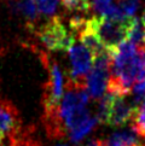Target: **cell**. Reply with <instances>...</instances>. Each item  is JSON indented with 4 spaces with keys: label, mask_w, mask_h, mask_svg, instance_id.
<instances>
[{
    "label": "cell",
    "mask_w": 145,
    "mask_h": 146,
    "mask_svg": "<svg viewBox=\"0 0 145 146\" xmlns=\"http://www.w3.org/2000/svg\"><path fill=\"white\" fill-rule=\"evenodd\" d=\"M35 29L39 41L50 51H69L71 46L75 45V34L68 32L59 17L50 18L41 27Z\"/></svg>",
    "instance_id": "1"
},
{
    "label": "cell",
    "mask_w": 145,
    "mask_h": 146,
    "mask_svg": "<svg viewBox=\"0 0 145 146\" xmlns=\"http://www.w3.org/2000/svg\"><path fill=\"white\" fill-rule=\"evenodd\" d=\"M40 58L47 71V81L44 86L43 93V108L44 111H46L55 109L61 103L65 86L64 76L59 68V64L45 52H40Z\"/></svg>",
    "instance_id": "2"
},
{
    "label": "cell",
    "mask_w": 145,
    "mask_h": 146,
    "mask_svg": "<svg viewBox=\"0 0 145 146\" xmlns=\"http://www.w3.org/2000/svg\"><path fill=\"white\" fill-rule=\"evenodd\" d=\"M128 21L129 18L126 22H116V21H111L100 16L91 17L90 24L94 29L104 47L108 51L112 52L123 40L127 39Z\"/></svg>",
    "instance_id": "3"
},
{
    "label": "cell",
    "mask_w": 145,
    "mask_h": 146,
    "mask_svg": "<svg viewBox=\"0 0 145 146\" xmlns=\"http://www.w3.org/2000/svg\"><path fill=\"white\" fill-rule=\"evenodd\" d=\"M70 59L69 79L74 81H85L93 65V56L82 45H72L68 51Z\"/></svg>",
    "instance_id": "4"
},
{
    "label": "cell",
    "mask_w": 145,
    "mask_h": 146,
    "mask_svg": "<svg viewBox=\"0 0 145 146\" xmlns=\"http://www.w3.org/2000/svg\"><path fill=\"white\" fill-rule=\"evenodd\" d=\"M137 106L133 102H128L126 96H116L114 99L106 124L110 127H122L129 122L136 112Z\"/></svg>",
    "instance_id": "5"
},
{
    "label": "cell",
    "mask_w": 145,
    "mask_h": 146,
    "mask_svg": "<svg viewBox=\"0 0 145 146\" xmlns=\"http://www.w3.org/2000/svg\"><path fill=\"white\" fill-rule=\"evenodd\" d=\"M21 129L22 121L16 106L10 100L0 99V130L10 137Z\"/></svg>",
    "instance_id": "6"
},
{
    "label": "cell",
    "mask_w": 145,
    "mask_h": 146,
    "mask_svg": "<svg viewBox=\"0 0 145 146\" xmlns=\"http://www.w3.org/2000/svg\"><path fill=\"white\" fill-rule=\"evenodd\" d=\"M109 75H110V70L102 69V68L93 66L90 70L86 76L85 85L91 98L97 99L103 97L105 90L108 88Z\"/></svg>",
    "instance_id": "7"
},
{
    "label": "cell",
    "mask_w": 145,
    "mask_h": 146,
    "mask_svg": "<svg viewBox=\"0 0 145 146\" xmlns=\"http://www.w3.org/2000/svg\"><path fill=\"white\" fill-rule=\"evenodd\" d=\"M77 36H79V40L82 44V46H85V47L92 53L93 57L102 53L103 51L106 50L104 47V45L102 44L100 39L98 38V35L94 32V29L91 27L90 18L87 19V23H86L85 27L77 33Z\"/></svg>",
    "instance_id": "8"
},
{
    "label": "cell",
    "mask_w": 145,
    "mask_h": 146,
    "mask_svg": "<svg viewBox=\"0 0 145 146\" xmlns=\"http://www.w3.org/2000/svg\"><path fill=\"white\" fill-rule=\"evenodd\" d=\"M139 145V139L132 129L121 130L110 134V137L102 140V146H134Z\"/></svg>",
    "instance_id": "9"
},
{
    "label": "cell",
    "mask_w": 145,
    "mask_h": 146,
    "mask_svg": "<svg viewBox=\"0 0 145 146\" xmlns=\"http://www.w3.org/2000/svg\"><path fill=\"white\" fill-rule=\"evenodd\" d=\"M127 40L137 46H145V25L142 19L137 17H131L128 21Z\"/></svg>",
    "instance_id": "10"
},
{
    "label": "cell",
    "mask_w": 145,
    "mask_h": 146,
    "mask_svg": "<svg viewBox=\"0 0 145 146\" xmlns=\"http://www.w3.org/2000/svg\"><path fill=\"white\" fill-rule=\"evenodd\" d=\"M99 123L97 117H90L87 121H85L84 123H81L80 126H77L76 128H74L72 130H70L68 134V138L71 143L74 144H79L82 139H84L87 134H90L97 124Z\"/></svg>",
    "instance_id": "11"
},
{
    "label": "cell",
    "mask_w": 145,
    "mask_h": 146,
    "mask_svg": "<svg viewBox=\"0 0 145 146\" xmlns=\"http://www.w3.org/2000/svg\"><path fill=\"white\" fill-rule=\"evenodd\" d=\"M9 146H43L29 129H21L17 133L10 135Z\"/></svg>",
    "instance_id": "12"
},
{
    "label": "cell",
    "mask_w": 145,
    "mask_h": 146,
    "mask_svg": "<svg viewBox=\"0 0 145 146\" xmlns=\"http://www.w3.org/2000/svg\"><path fill=\"white\" fill-rule=\"evenodd\" d=\"M115 94L111 92H109L108 94L103 96L102 99L98 103V108H97V113H96V117L98 118L99 123H106L108 121V117H109V113H110L111 110V106H112V103H114V99H115Z\"/></svg>",
    "instance_id": "13"
},
{
    "label": "cell",
    "mask_w": 145,
    "mask_h": 146,
    "mask_svg": "<svg viewBox=\"0 0 145 146\" xmlns=\"http://www.w3.org/2000/svg\"><path fill=\"white\" fill-rule=\"evenodd\" d=\"M131 121V129L136 132L138 137L145 139V100L139 106H137L136 112H134Z\"/></svg>",
    "instance_id": "14"
},
{
    "label": "cell",
    "mask_w": 145,
    "mask_h": 146,
    "mask_svg": "<svg viewBox=\"0 0 145 146\" xmlns=\"http://www.w3.org/2000/svg\"><path fill=\"white\" fill-rule=\"evenodd\" d=\"M61 3L64 9L70 12L87 13L92 6L90 0H61Z\"/></svg>",
    "instance_id": "15"
},
{
    "label": "cell",
    "mask_w": 145,
    "mask_h": 146,
    "mask_svg": "<svg viewBox=\"0 0 145 146\" xmlns=\"http://www.w3.org/2000/svg\"><path fill=\"white\" fill-rule=\"evenodd\" d=\"M35 4L41 15L52 16L58 6V0H35Z\"/></svg>",
    "instance_id": "16"
},
{
    "label": "cell",
    "mask_w": 145,
    "mask_h": 146,
    "mask_svg": "<svg viewBox=\"0 0 145 146\" xmlns=\"http://www.w3.org/2000/svg\"><path fill=\"white\" fill-rule=\"evenodd\" d=\"M142 5V0H120L118 6L127 17H133Z\"/></svg>",
    "instance_id": "17"
},
{
    "label": "cell",
    "mask_w": 145,
    "mask_h": 146,
    "mask_svg": "<svg viewBox=\"0 0 145 146\" xmlns=\"http://www.w3.org/2000/svg\"><path fill=\"white\" fill-rule=\"evenodd\" d=\"M111 1L112 0H92V7L94 11L103 15L111 5Z\"/></svg>",
    "instance_id": "18"
},
{
    "label": "cell",
    "mask_w": 145,
    "mask_h": 146,
    "mask_svg": "<svg viewBox=\"0 0 145 146\" xmlns=\"http://www.w3.org/2000/svg\"><path fill=\"white\" fill-rule=\"evenodd\" d=\"M80 146H102V140L100 139H90L87 143L82 144Z\"/></svg>",
    "instance_id": "19"
},
{
    "label": "cell",
    "mask_w": 145,
    "mask_h": 146,
    "mask_svg": "<svg viewBox=\"0 0 145 146\" xmlns=\"http://www.w3.org/2000/svg\"><path fill=\"white\" fill-rule=\"evenodd\" d=\"M4 138H5V134L1 132V130H0V146L3 145V141H4Z\"/></svg>",
    "instance_id": "20"
},
{
    "label": "cell",
    "mask_w": 145,
    "mask_h": 146,
    "mask_svg": "<svg viewBox=\"0 0 145 146\" xmlns=\"http://www.w3.org/2000/svg\"><path fill=\"white\" fill-rule=\"evenodd\" d=\"M142 22H143V24L145 25V10H144V12H143V15H142Z\"/></svg>",
    "instance_id": "21"
},
{
    "label": "cell",
    "mask_w": 145,
    "mask_h": 146,
    "mask_svg": "<svg viewBox=\"0 0 145 146\" xmlns=\"http://www.w3.org/2000/svg\"><path fill=\"white\" fill-rule=\"evenodd\" d=\"M134 146H143V145H134Z\"/></svg>",
    "instance_id": "22"
},
{
    "label": "cell",
    "mask_w": 145,
    "mask_h": 146,
    "mask_svg": "<svg viewBox=\"0 0 145 146\" xmlns=\"http://www.w3.org/2000/svg\"><path fill=\"white\" fill-rule=\"evenodd\" d=\"M59 146H65V145H59Z\"/></svg>",
    "instance_id": "23"
}]
</instances>
